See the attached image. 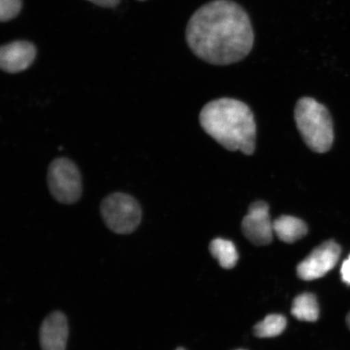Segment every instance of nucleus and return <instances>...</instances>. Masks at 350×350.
<instances>
[{"mask_svg":"<svg viewBox=\"0 0 350 350\" xmlns=\"http://www.w3.org/2000/svg\"><path fill=\"white\" fill-rule=\"evenodd\" d=\"M186 40L193 54L214 65L239 62L250 54L255 35L250 17L231 0H213L188 21Z\"/></svg>","mask_w":350,"mask_h":350,"instance_id":"obj_1","label":"nucleus"},{"mask_svg":"<svg viewBox=\"0 0 350 350\" xmlns=\"http://www.w3.org/2000/svg\"><path fill=\"white\" fill-rule=\"evenodd\" d=\"M100 213L107 228L119 234L133 233L142 220V208L138 200L122 192L105 197Z\"/></svg>","mask_w":350,"mask_h":350,"instance_id":"obj_4","label":"nucleus"},{"mask_svg":"<svg viewBox=\"0 0 350 350\" xmlns=\"http://www.w3.org/2000/svg\"><path fill=\"white\" fill-rule=\"evenodd\" d=\"M286 327V318L281 314H269L254 327V334L260 338H275L282 334Z\"/></svg>","mask_w":350,"mask_h":350,"instance_id":"obj_13","label":"nucleus"},{"mask_svg":"<svg viewBox=\"0 0 350 350\" xmlns=\"http://www.w3.org/2000/svg\"><path fill=\"white\" fill-rule=\"evenodd\" d=\"M340 274L342 281L347 284H350V256L341 266Z\"/></svg>","mask_w":350,"mask_h":350,"instance_id":"obj_15","label":"nucleus"},{"mask_svg":"<svg viewBox=\"0 0 350 350\" xmlns=\"http://www.w3.org/2000/svg\"><path fill=\"white\" fill-rule=\"evenodd\" d=\"M242 230L246 238L257 246L272 243L273 221H271L269 205L264 201L253 203L243 218Z\"/></svg>","mask_w":350,"mask_h":350,"instance_id":"obj_7","label":"nucleus"},{"mask_svg":"<svg viewBox=\"0 0 350 350\" xmlns=\"http://www.w3.org/2000/svg\"><path fill=\"white\" fill-rule=\"evenodd\" d=\"M340 254L341 248L334 241L323 243L297 265V275L304 281L323 278L338 264Z\"/></svg>","mask_w":350,"mask_h":350,"instance_id":"obj_6","label":"nucleus"},{"mask_svg":"<svg viewBox=\"0 0 350 350\" xmlns=\"http://www.w3.org/2000/svg\"><path fill=\"white\" fill-rule=\"evenodd\" d=\"M176 350H185V349H183V348H178Z\"/></svg>","mask_w":350,"mask_h":350,"instance_id":"obj_18","label":"nucleus"},{"mask_svg":"<svg viewBox=\"0 0 350 350\" xmlns=\"http://www.w3.org/2000/svg\"><path fill=\"white\" fill-rule=\"evenodd\" d=\"M21 0H0V20L7 22L15 18L21 10Z\"/></svg>","mask_w":350,"mask_h":350,"instance_id":"obj_14","label":"nucleus"},{"mask_svg":"<svg viewBox=\"0 0 350 350\" xmlns=\"http://www.w3.org/2000/svg\"><path fill=\"white\" fill-rule=\"evenodd\" d=\"M47 185L51 196L61 204H75L83 193L80 170L67 157H59L51 161L48 167Z\"/></svg>","mask_w":350,"mask_h":350,"instance_id":"obj_5","label":"nucleus"},{"mask_svg":"<svg viewBox=\"0 0 350 350\" xmlns=\"http://www.w3.org/2000/svg\"><path fill=\"white\" fill-rule=\"evenodd\" d=\"M68 338V321L63 313L55 312L44 319L40 328L42 350H65Z\"/></svg>","mask_w":350,"mask_h":350,"instance_id":"obj_9","label":"nucleus"},{"mask_svg":"<svg viewBox=\"0 0 350 350\" xmlns=\"http://www.w3.org/2000/svg\"><path fill=\"white\" fill-rule=\"evenodd\" d=\"M88 1L104 8H115L120 3V0H88Z\"/></svg>","mask_w":350,"mask_h":350,"instance_id":"obj_16","label":"nucleus"},{"mask_svg":"<svg viewBox=\"0 0 350 350\" xmlns=\"http://www.w3.org/2000/svg\"><path fill=\"white\" fill-rule=\"evenodd\" d=\"M347 325L350 329V312L347 314Z\"/></svg>","mask_w":350,"mask_h":350,"instance_id":"obj_17","label":"nucleus"},{"mask_svg":"<svg viewBox=\"0 0 350 350\" xmlns=\"http://www.w3.org/2000/svg\"><path fill=\"white\" fill-rule=\"evenodd\" d=\"M297 128L310 150L319 153L330 150L334 139V124L328 109L312 98H301L296 104Z\"/></svg>","mask_w":350,"mask_h":350,"instance_id":"obj_3","label":"nucleus"},{"mask_svg":"<svg viewBox=\"0 0 350 350\" xmlns=\"http://www.w3.org/2000/svg\"><path fill=\"white\" fill-rule=\"evenodd\" d=\"M209 251L222 268L230 269L237 264L239 260L237 249L229 240L213 239L209 245Z\"/></svg>","mask_w":350,"mask_h":350,"instance_id":"obj_12","label":"nucleus"},{"mask_svg":"<svg viewBox=\"0 0 350 350\" xmlns=\"http://www.w3.org/2000/svg\"><path fill=\"white\" fill-rule=\"evenodd\" d=\"M200 125L210 137L230 151L251 155L255 151L256 125L247 104L232 98L213 100L200 115Z\"/></svg>","mask_w":350,"mask_h":350,"instance_id":"obj_2","label":"nucleus"},{"mask_svg":"<svg viewBox=\"0 0 350 350\" xmlns=\"http://www.w3.org/2000/svg\"><path fill=\"white\" fill-rule=\"evenodd\" d=\"M291 313L301 321H317L319 309L316 296L310 293H305L296 297L293 301Z\"/></svg>","mask_w":350,"mask_h":350,"instance_id":"obj_11","label":"nucleus"},{"mask_svg":"<svg viewBox=\"0 0 350 350\" xmlns=\"http://www.w3.org/2000/svg\"><path fill=\"white\" fill-rule=\"evenodd\" d=\"M36 54V47L29 42L6 44L0 49V67L8 73L23 72L33 63Z\"/></svg>","mask_w":350,"mask_h":350,"instance_id":"obj_8","label":"nucleus"},{"mask_svg":"<svg viewBox=\"0 0 350 350\" xmlns=\"http://www.w3.org/2000/svg\"><path fill=\"white\" fill-rule=\"evenodd\" d=\"M141 1H142V0H141Z\"/></svg>","mask_w":350,"mask_h":350,"instance_id":"obj_20","label":"nucleus"},{"mask_svg":"<svg viewBox=\"0 0 350 350\" xmlns=\"http://www.w3.org/2000/svg\"><path fill=\"white\" fill-rule=\"evenodd\" d=\"M274 234L286 243H293L303 239L308 234V226L301 219L282 216L273 221Z\"/></svg>","mask_w":350,"mask_h":350,"instance_id":"obj_10","label":"nucleus"},{"mask_svg":"<svg viewBox=\"0 0 350 350\" xmlns=\"http://www.w3.org/2000/svg\"><path fill=\"white\" fill-rule=\"evenodd\" d=\"M237 350H243V349H237Z\"/></svg>","mask_w":350,"mask_h":350,"instance_id":"obj_19","label":"nucleus"}]
</instances>
